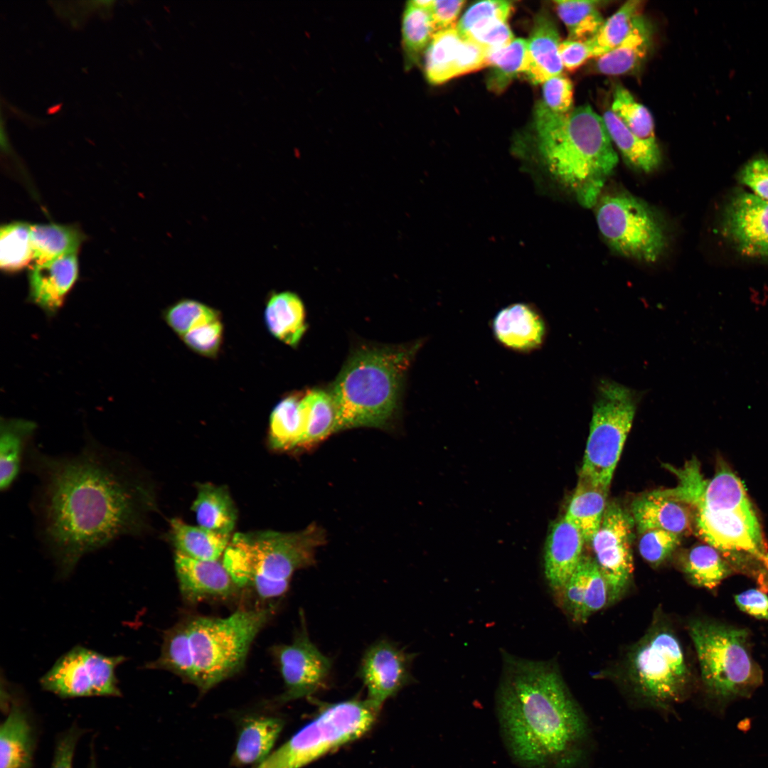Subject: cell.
I'll return each instance as SVG.
<instances>
[{"instance_id": "1", "label": "cell", "mask_w": 768, "mask_h": 768, "mask_svg": "<svg viewBox=\"0 0 768 768\" xmlns=\"http://www.w3.org/2000/svg\"><path fill=\"white\" fill-rule=\"evenodd\" d=\"M26 457L39 480L33 508L40 537L63 576L84 555L147 529L154 494L129 457L89 442L74 456L31 447Z\"/></svg>"}, {"instance_id": "2", "label": "cell", "mask_w": 768, "mask_h": 768, "mask_svg": "<svg viewBox=\"0 0 768 768\" xmlns=\"http://www.w3.org/2000/svg\"><path fill=\"white\" fill-rule=\"evenodd\" d=\"M501 734L522 768H581L592 746L586 716L558 666L502 654L496 694Z\"/></svg>"}, {"instance_id": "3", "label": "cell", "mask_w": 768, "mask_h": 768, "mask_svg": "<svg viewBox=\"0 0 768 768\" xmlns=\"http://www.w3.org/2000/svg\"><path fill=\"white\" fill-rule=\"evenodd\" d=\"M678 475V486L665 491L690 506L700 538L735 572L757 578L768 591V545L741 480L724 461L711 479H703L695 461Z\"/></svg>"}, {"instance_id": "4", "label": "cell", "mask_w": 768, "mask_h": 768, "mask_svg": "<svg viewBox=\"0 0 768 768\" xmlns=\"http://www.w3.org/2000/svg\"><path fill=\"white\" fill-rule=\"evenodd\" d=\"M538 148L548 170L578 203L595 206L618 164L602 117L589 105L565 114L538 102L534 112Z\"/></svg>"}, {"instance_id": "5", "label": "cell", "mask_w": 768, "mask_h": 768, "mask_svg": "<svg viewBox=\"0 0 768 768\" xmlns=\"http://www.w3.org/2000/svg\"><path fill=\"white\" fill-rule=\"evenodd\" d=\"M420 343L364 346L351 353L329 391L338 431L383 428L396 414L403 381Z\"/></svg>"}, {"instance_id": "6", "label": "cell", "mask_w": 768, "mask_h": 768, "mask_svg": "<svg viewBox=\"0 0 768 768\" xmlns=\"http://www.w3.org/2000/svg\"><path fill=\"white\" fill-rule=\"evenodd\" d=\"M325 541L324 529L316 523L292 533H238L222 562L238 587L250 585L262 599L277 598L287 591L297 570L315 563Z\"/></svg>"}, {"instance_id": "7", "label": "cell", "mask_w": 768, "mask_h": 768, "mask_svg": "<svg viewBox=\"0 0 768 768\" xmlns=\"http://www.w3.org/2000/svg\"><path fill=\"white\" fill-rule=\"evenodd\" d=\"M624 679L632 696L653 708L667 710L686 699L690 672L679 639L672 627L656 619L629 649Z\"/></svg>"}, {"instance_id": "8", "label": "cell", "mask_w": 768, "mask_h": 768, "mask_svg": "<svg viewBox=\"0 0 768 768\" xmlns=\"http://www.w3.org/2000/svg\"><path fill=\"white\" fill-rule=\"evenodd\" d=\"M272 614L271 608L239 609L225 618L187 619L193 669L191 683L206 693L238 671Z\"/></svg>"}, {"instance_id": "9", "label": "cell", "mask_w": 768, "mask_h": 768, "mask_svg": "<svg viewBox=\"0 0 768 768\" xmlns=\"http://www.w3.org/2000/svg\"><path fill=\"white\" fill-rule=\"evenodd\" d=\"M688 632L701 679L711 696L721 700L746 696L761 684L762 671L750 654L745 629L694 620Z\"/></svg>"}, {"instance_id": "10", "label": "cell", "mask_w": 768, "mask_h": 768, "mask_svg": "<svg viewBox=\"0 0 768 768\" xmlns=\"http://www.w3.org/2000/svg\"><path fill=\"white\" fill-rule=\"evenodd\" d=\"M380 709L368 699L331 704L255 768H302L363 736Z\"/></svg>"}, {"instance_id": "11", "label": "cell", "mask_w": 768, "mask_h": 768, "mask_svg": "<svg viewBox=\"0 0 768 768\" xmlns=\"http://www.w3.org/2000/svg\"><path fill=\"white\" fill-rule=\"evenodd\" d=\"M641 395L609 379L598 383L580 477L609 491Z\"/></svg>"}, {"instance_id": "12", "label": "cell", "mask_w": 768, "mask_h": 768, "mask_svg": "<svg viewBox=\"0 0 768 768\" xmlns=\"http://www.w3.org/2000/svg\"><path fill=\"white\" fill-rule=\"evenodd\" d=\"M596 206L599 230L619 255L654 263L664 253L668 236L663 222L643 200L626 191L600 196Z\"/></svg>"}, {"instance_id": "13", "label": "cell", "mask_w": 768, "mask_h": 768, "mask_svg": "<svg viewBox=\"0 0 768 768\" xmlns=\"http://www.w3.org/2000/svg\"><path fill=\"white\" fill-rule=\"evenodd\" d=\"M123 656H108L77 646L60 657L41 678V687L62 698L119 696L116 668Z\"/></svg>"}, {"instance_id": "14", "label": "cell", "mask_w": 768, "mask_h": 768, "mask_svg": "<svg viewBox=\"0 0 768 768\" xmlns=\"http://www.w3.org/2000/svg\"><path fill=\"white\" fill-rule=\"evenodd\" d=\"M633 523L618 503H607L601 526L591 541L594 559L608 585L609 603L622 597L631 578Z\"/></svg>"}, {"instance_id": "15", "label": "cell", "mask_w": 768, "mask_h": 768, "mask_svg": "<svg viewBox=\"0 0 768 768\" xmlns=\"http://www.w3.org/2000/svg\"><path fill=\"white\" fill-rule=\"evenodd\" d=\"M301 627L293 641L273 649L284 684V690L276 700L284 703L312 695L329 683L332 661L311 641L303 614Z\"/></svg>"}, {"instance_id": "16", "label": "cell", "mask_w": 768, "mask_h": 768, "mask_svg": "<svg viewBox=\"0 0 768 768\" xmlns=\"http://www.w3.org/2000/svg\"><path fill=\"white\" fill-rule=\"evenodd\" d=\"M414 657L387 639L372 644L365 651L357 673L367 690L366 699L381 708L388 698L409 684Z\"/></svg>"}, {"instance_id": "17", "label": "cell", "mask_w": 768, "mask_h": 768, "mask_svg": "<svg viewBox=\"0 0 768 768\" xmlns=\"http://www.w3.org/2000/svg\"><path fill=\"white\" fill-rule=\"evenodd\" d=\"M489 50L461 36L456 27L434 33L425 55V73L433 85L488 67Z\"/></svg>"}, {"instance_id": "18", "label": "cell", "mask_w": 768, "mask_h": 768, "mask_svg": "<svg viewBox=\"0 0 768 768\" xmlns=\"http://www.w3.org/2000/svg\"><path fill=\"white\" fill-rule=\"evenodd\" d=\"M722 232L737 250L749 257H768V201L740 191L726 206Z\"/></svg>"}, {"instance_id": "19", "label": "cell", "mask_w": 768, "mask_h": 768, "mask_svg": "<svg viewBox=\"0 0 768 768\" xmlns=\"http://www.w3.org/2000/svg\"><path fill=\"white\" fill-rule=\"evenodd\" d=\"M79 274L78 253L33 265L28 273V298L47 315L62 306Z\"/></svg>"}, {"instance_id": "20", "label": "cell", "mask_w": 768, "mask_h": 768, "mask_svg": "<svg viewBox=\"0 0 768 768\" xmlns=\"http://www.w3.org/2000/svg\"><path fill=\"white\" fill-rule=\"evenodd\" d=\"M175 569L183 597L191 603L226 599L238 587L223 562L188 558L176 552Z\"/></svg>"}, {"instance_id": "21", "label": "cell", "mask_w": 768, "mask_h": 768, "mask_svg": "<svg viewBox=\"0 0 768 768\" xmlns=\"http://www.w3.org/2000/svg\"><path fill=\"white\" fill-rule=\"evenodd\" d=\"M492 331L503 346L518 353H529L543 346L548 328L542 314L535 307L516 303L495 315Z\"/></svg>"}, {"instance_id": "22", "label": "cell", "mask_w": 768, "mask_h": 768, "mask_svg": "<svg viewBox=\"0 0 768 768\" xmlns=\"http://www.w3.org/2000/svg\"><path fill=\"white\" fill-rule=\"evenodd\" d=\"M585 543L580 531L565 516L550 530L545 547L544 572L556 594L577 569Z\"/></svg>"}, {"instance_id": "23", "label": "cell", "mask_w": 768, "mask_h": 768, "mask_svg": "<svg viewBox=\"0 0 768 768\" xmlns=\"http://www.w3.org/2000/svg\"><path fill=\"white\" fill-rule=\"evenodd\" d=\"M631 511L634 523L641 533L663 530L682 536L692 529L693 515L690 506L663 491L637 498L632 503Z\"/></svg>"}, {"instance_id": "24", "label": "cell", "mask_w": 768, "mask_h": 768, "mask_svg": "<svg viewBox=\"0 0 768 768\" xmlns=\"http://www.w3.org/2000/svg\"><path fill=\"white\" fill-rule=\"evenodd\" d=\"M238 725V737L231 762L237 767L255 765L263 762L284 727L279 717L268 714L244 716Z\"/></svg>"}, {"instance_id": "25", "label": "cell", "mask_w": 768, "mask_h": 768, "mask_svg": "<svg viewBox=\"0 0 768 768\" xmlns=\"http://www.w3.org/2000/svg\"><path fill=\"white\" fill-rule=\"evenodd\" d=\"M560 36L554 21L546 12L535 18L528 41L525 74L535 83H543L560 75L563 65L559 54Z\"/></svg>"}, {"instance_id": "26", "label": "cell", "mask_w": 768, "mask_h": 768, "mask_svg": "<svg viewBox=\"0 0 768 768\" xmlns=\"http://www.w3.org/2000/svg\"><path fill=\"white\" fill-rule=\"evenodd\" d=\"M34 732L27 713L13 703L0 727V768H32Z\"/></svg>"}, {"instance_id": "27", "label": "cell", "mask_w": 768, "mask_h": 768, "mask_svg": "<svg viewBox=\"0 0 768 768\" xmlns=\"http://www.w3.org/2000/svg\"><path fill=\"white\" fill-rule=\"evenodd\" d=\"M653 27L642 14L635 18L625 38L615 48L597 58V70L606 75H622L636 69L646 57Z\"/></svg>"}, {"instance_id": "28", "label": "cell", "mask_w": 768, "mask_h": 768, "mask_svg": "<svg viewBox=\"0 0 768 768\" xmlns=\"http://www.w3.org/2000/svg\"><path fill=\"white\" fill-rule=\"evenodd\" d=\"M265 321L272 336L294 348L297 346L306 329L303 302L292 292L273 293L269 297Z\"/></svg>"}, {"instance_id": "29", "label": "cell", "mask_w": 768, "mask_h": 768, "mask_svg": "<svg viewBox=\"0 0 768 768\" xmlns=\"http://www.w3.org/2000/svg\"><path fill=\"white\" fill-rule=\"evenodd\" d=\"M36 425L23 419H5L0 430V489L8 490L18 477Z\"/></svg>"}, {"instance_id": "30", "label": "cell", "mask_w": 768, "mask_h": 768, "mask_svg": "<svg viewBox=\"0 0 768 768\" xmlns=\"http://www.w3.org/2000/svg\"><path fill=\"white\" fill-rule=\"evenodd\" d=\"M199 526L230 535L237 520V510L228 491L212 484H201L192 506Z\"/></svg>"}, {"instance_id": "31", "label": "cell", "mask_w": 768, "mask_h": 768, "mask_svg": "<svg viewBox=\"0 0 768 768\" xmlns=\"http://www.w3.org/2000/svg\"><path fill=\"white\" fill-rule=\"evenodd\" d=\"M302 393L291 394L282 399L270 417L269 444L273 449H299L305 431V414Z\"/></svg>"}, {"instance_id": "32", "label": "cell", "mask_w": 768, "mask_h": 768, "mask_svg": "<svg viewBox=\"0 0 768 768\" xmlns=\"http://www.w3.org/2000/svg\"><path fill=\"white\" fill-rule=\"evenodd\" d=\"M607 494V491L580 477L564 516L580 531L586 543H591L601 526Z\"/></svg>"}, {"instance_id": "33", "label": "cell", "mask_w": 768, "mask_h": 768, "mask_svg": "<svg viewBox=\"0 0 768 768\" xmlns=\"http://www.w3.org/2000/svg\"><path fill=\"white\" fill-rule=\"evenodd\" d=\"M170 526L176 552L193 559L218 560L230 543V535L213 532L199 526H190L179 518H173Z\"/></svg>"}, {"instance_id": "34", "label": "cell", "mask_w": 768, "mask_h": 768, "mask_svg": "<svg viewBox=\"0 0 768 768\" xmlns=\"http://www.w3.org/2000/svg\"><path fill=\"white\" fill-rule=\"evenodd\" d=\"M85 240L81 230L70 225H31V241L34 265L42 264L68 254L78 253Z\"/></svg>"}, {"instance_id": "35", "label": "cell", "mask_w": 768, "mask_h": 768, "mask_svg": "<svg viewBox=\"0 0 768 768\" xmlns=\"http://www.w3.org/2000/svg\"><path fill=\"white\" fill-rule=\"evenodd\" d=\"M602 119L612 142L629 165L647 174L659 166L661 157L658 144H650L638 137L611 110L604 113Z\"/></svg>"}, {"instance_id": "36", "label": "cell", "mask_w": 768, "mask_h": 768, "mask_svg": "<svg viewBox=\"0 0 768 768\" xmlns=\"http://www.w3.org/2000/svg\"><path fill=\"white\" fill-rule=\"evenodd\" d=\"M681 565L692 585L708 590L717 587L735 572L720 552L707 543L687 550L681 557Z\"/></svg>"}, {"instance_id": "37", "label": "cell", "mask_w": 768, "mask_h": 768, "mask_svg": "<svg viewBox=\"0 0 768 768\" xmlns=\"http://www.w3.org/2000/svg\"><path fill=\"white\" fill-rule=\"evenodd\" d=\"M305 431L299 449H308L338 432L336 407L329 392L314 389L302 393Z\"/></svg>"}, {"instance_id": "38", "label": "cell", "mask_w": 768, "mask_h": 768, "mask_svg": "<svg viewBox=\"0 0 768 768\" xmlns=\"http://www.w3.org/2000/svg\"><path fill=\"white\" fill-rule=\"evenodd\" d=\"M401 33L405 68L409 69L419 63L435 33L430 10L407 1L402 14Z\"/></svg>"}, {"instance_id": "39", "label": "cell", "mask_w": 768, "mask_h": 768, "mask_svg": "<svg viewBox=\"0 0 768 768\" xmlns=\"http://www.w3.org/2000/svg\"><path fill=\"white\" fill-rule=\"evenodd\" d=\"M188 636L187 620L166 631L159 657L148 663L146 668L165 670L192 683L193 669Z\"/></svg>"}, {"instance_id": "40", "label": "cell", "mask_w": 768, "mask_h": 768, "mask_svg": "<svg viewBox=\"0 0 768 768\" xmlns=\"http://www.w3.org/2000/svg\"><path fill=\"white\" fill-rule=\"evenodd\" d=\"M528 41L514 39L505 48L489 50L488 67L491 71L487 80L491 91L501 93L520 73H525L527 65Z\"/></svg>"}, {"instance_id": "41", "label": "cell", "mask_w": 768, "mask_h": 768, "mask_svg": "<svg viewBox=\"0 0 768 768\" xmlns=\"http://www.w3.org/2000/svg\"><path fill=\"white\" fill-rule=\"evenodd\" d=\"M599 1H555L557 13L565 25L568 40L587 41L599 31L604 19Z\"/></svg>"}, {"instance_id": "42", "label": "cell", "mask_w": 768, "mask_h": 768, "mask_svg": "<svg viewBox=\"0 0 768 768\" xmlns=\"http://www.w3.org/2000/svg\"><path fill=\"white\" fill-rule=\"evenodd\" d=\"M642 4L639 0L628 1L604 21L597 33L587 41L592 57L599 58L620 44L629 33L635 18L641 14Z\"/></svg>"}, {"instance_id": "43", "label": "cell", "mask_w": 768, "mask_h": 768, "mask_svg": "<svg viewBox=\"0 0 768 768\" xmlns=\"http://www.w3.org/2000/svg\"><path fill=\"white\" fill-rule=\"evenodd\" d=\"M33 261L31 225L14 222L1 227L0 267L6 272H16Z\"/></svg>"}, {"instance_id": "44", "label": "cell", "mask_w": 768, "mask_h": 768, "mask_svg": "<svg viewBox=\"0 0 768 768\" xmlns=\"http://www.w3.org/2000/svg\"><path fill=\"white\" fill-rule=\"evenodd\" d=\"M610 110L638 137L657 144L651 112L636 101L631 93L622 85L616 86Z\"/></svg>"}, {"instance_id": "45", "label": "cell", "mask_w": 768, "mask_h": 768, "mask_svg": "<svg viewBox=\"0 0 768 768\" xmlns=\"http://www.w3.org/2000/svg\"><path fill=\"white\" fill-rule=\"evenodd\" d=\"M512 10L507 1H482L471 5L464 14L456 28L464 38L494 23L506 21Z\"/></svg>"}, {"instance_id": "46", "label": "cell", "mask_w": 768, "mask_h": 768, "mask_svg": "<svg viewBox=\"0 0 768 768\" xmlns=\"http://www.w3.org/2000/svg\"><path fill=\"white\" fill-rule=\"evenodd\" d=\"M218 317L220 315L215 309L189 299L176 302L164 313L166 323L180 337L197 326Z\"/></svg>"}, {"instance_id": "47", "label": "cell", "mask_w": 768, "mask_h": 768, "mask_svg": "<svg viewBox=\"0 0 768 768\" xmlns=\"http://www.w3.org/2000/svg\"><path fill=\"white\" fill-rule=\"evenodd\" d=\"M582 559L585 567V592L582 615V623H584L592 614L609 603V593L607 581L594 558L583 554Z\"/></svg>"}, {"instance_id": "48", "label": "cell", "mask_w": 768, "mask_h": 768, "mask_svg": "<svg viewBox=\"0 0 768 768\" xmlns=\"http://www.w3.org/2000/svg\"><path fill=\"white\" fill-rule=\"evenodd\" d=\"M639 550L649 563L657 566L667 560L680 545L681 537L663 530H650L641 533Z\"/></svg>"}, {"instance_id": "49", "label": "cell", "mask_w": 768, "mask_h": 768, "mask_svg": "<svg viewBox=\"0 0 768 768\" xmlns=\"http://www.w3.org/2000/svg\"><path fill=\"white\" fill-rule=\"evenodd\" d=\"M223 332V324L218 317L191 329L181 338L195 353L211 358L215 357L220 350Z\"/></svg>"}, {"instance_id": "50", "label": "cell", "mask_w": 768, "mask_h": 768, "mask_svg": "<svg viewBox=\"0 0 768 768\" xmlns=\"http://www.w3.org/2000/svg\"><path fill=\"white\" fill-rule=\"evenodd\" d=\"M584 592L585 567L581 558L574 573L557 594L564 610L572 620L579 623H582Z\"/></svg>"}, {"instance_id": "51", "label": "cell", "mask_w": 768, "mask_h": 768, "mask_svg": "<svg viewBox=\"0 0 768 768\" xmlns=\"http://www.w3.org/2000/svg\"><path fill=\"white\" fill-rule=\"evenodd\" d=\"M543 102L551 111L565 114L572 110L573 87L567 78L560 75L543 82Z\"/></svg>"}, {"instance_id": "52", "label": "cell", "mask_w": 768, "mask_h": 768, "mask_svg": "<svg viewBox=\"0 0 768 768\" xmlns=\"http://www.w3.org/2000/svg\"><path fill=\"white\" fill-rule=\"evenodd\" d=\"M739 177L754 194L768 201V159L757 157L750 160L742 169Z\"/></svg>"}, {"instance_id": "53", "label": "cell", "mask_w": 768, "mask_h": 768, "mask_svg": "<svg viewBox=\"0 0 768 768\" xmlns=\"http://www.w3.org/2000/svg\"><path fill=\"white\" fill-rule=\"evenodd\" d=\"M469 38L479 43L489 50L505 48L514 40L506 21H501L489 26Z\"/></svg>"}, {"instance_id": "54", "label": "cell", "mask_w": 768, "mask_h": 768, "mask_svg": "<svg viewBox=\"0 0 768 768\" xmlns=\"http://www.w3.org/2000/svg\"><path fill=\"white\" fill-rule=\"evenodd\" d=\"M80 735V729L73 725L58 737L51 768H73L74 752Z\"/></svg>"}, {"instance_id": "55", "label": "cell", "mask_w": 768, "mask_h": 768, "mask_svg": "<svg viewBox=\"0 0 768 768\" xmlns=\"http://www.w3.org/2000/svg\"><path fill=\"white\" fill-rule=\"evenodd\" d=\"M464 4L462 0L434 1L430 12L435 33L456 27V20Z\"/></svg>"}, {"instance_id": "56", "label": "cell", "mask_w": 768, "mask_h": 768, "mask_svg": "<svg viewBox=\"0 0 768 768\" xmlns=\"http://www.w3.org/2000/svg\"><path fill=\"white\" fill-rule=\"evenodd\" d=\"M559 54L563 68L574 70L592 58L587 41L566 40L560 42Z\"/></svg>"}, {"instance_id": "57", "label": "cell", "mask_w": 768, "mask_h": 768, "mask_svg": "<svg viewBox=\"0 0 768 768\" xmlns=\"http://www.w3.org/2000/svg\"><path fill=\"white\" fill-rule=\"evenodd\" d=\"M738 607L760 619H768V596L763 590L750 589L735 597Z\"/></svg>"}, {"instance_id": "58", "label": "cell", "mask_w": 768, "mask_h": 768, "mask_svg": "<svg viewBox=\"0 0 768 768\" xmlns=\"http://www.w3.org/2000/svg\"><path fill=\"white\" fill-rule=\"evenodd\" d=\"M88 768H97L95 759L93 752H92V755H91V757H90V764H89Z\"/></svg>"}]
</instances>
